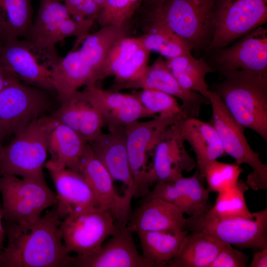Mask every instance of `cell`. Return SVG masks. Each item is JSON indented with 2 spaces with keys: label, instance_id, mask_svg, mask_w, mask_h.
Masks as SVG:
<instances>
[{
  "label": "cell",
  "instance_id": "bcb514c9",
  "mask_svg": "<svg viewBox=\"0 0 267 267\" xmlns=\"http://www.w3.org/2000/svg\"><path fill=\"white\" fill-rule=\"evenodd\" d=\"M4 42V41L3 39L2 38V36H1V35L0 34V48L3 44Z\"/></svg>",
  "mask_w": 267,
  "mask_h": 267
},
{
  "label": "cell",
  "instance_id": "b9f144b4",
  "mask_svg": "<svg viewBox=\"0 0 267 267\" xmlns=\"http://www.w3.org/2000/svg\"><path fill=\"white\" fill-rule=\"evenodd\" d=\"M16 81L19 80L0 63V91L7 86Z\"/></svg>",
  "mask_w": 267,
  "mask_h": 267
},
{
  "label": "cell",
  "instance_id": "60d3db41",
  "mask_svg": "<svg viewBox=\"0 0 267 267\" xmlns=\"http://www.w3.org/2000/svg\"><path fill=\"white\" fill-rule=\"evenodd\" d=\"M99 9L93 0H85L73 17L76 20L96 19Z\"/></svg>",
  "mask_w": 267,
  "mask_h": 267
},
{
  "label": "cell",
  "instance_id": "f35d334b",
  "mask_svg": "<svg viewBox=\"0 0 267 267\" xmlns=\"http://www.w3.org/2000/svg\"><path fill=\"white\" fill-rule=\"evenodd\" d=\"M150 51L141 46L115 73L114 83L117 85L133 81L146 70Z\"/></svg>",
  "mask_w": 267,
  "mask_h": 267
},
{
  "label": "cell",
  "instance_id": "5b68a950",
  "mask_svg": "<svg viewBox=\"0 0 267 267\" xmlns=\"http://www.w3.org/2000/svg\"><path fill=\"white\" fill-rule=\"evenodd\" d=\"M94 20H74L61 1L40 0L38 13L26 40L54 65L62 59L57 53L55 44L66 38L76 37V47L89 34Z\"/></svg>",
  "mask_w": 267,
  "mask_h": 267
},
{
  "label": "cell",
  "instance_id": "ffe728a7",
  "mask_svg": "<svg viewBox=\"0 0 267 267\" xmlns=\"http://www.w3.org/2000/svg\"><path fill=\"white\" fill-rule=\"evenodd\" d=\"M48 170L57 192L56 208L61 220L71 214L103 210L91 186L79 172L67 168Z\"/></svg>",
  "mask_w": 267,
  "mask_h": 267
},
{
  "label": "cell",
  "instance_id": "83f0119b",
  "mask_svg": "<svg viewBox=\"0 0 267 267\" xmlns=\"http://www.w3.org/2000/svg\"><path fill=\"white\" fill-rule=\"evenodd\" d=\"M188 232L185 230L177 232L156 230L135 232L140 241L142 255L155 267H168Z\"/></svg>",
  "mask_w": 267,
  "mask_h": 267
},
{
  "label": "cell",
  "instance_id": "ab89813d",
  "mask_svg": "<svg viewBox=\"0 0 267 267\" xmlns=\"http://www.w3.org/2000/svg\"><path fill=\"white\" fill-rule=\"evenodd\" d=\"M248 259L247 254L225 243L209 267H246Z\"/></svg>",
  "mask_w": 267,
  "mask_h": 267
},
{
  "label": "cell",
  "instance_id": "4316f807",
  "mask_svg": "<svg viewBox=\"0 0 267 267\" xmlns=\"http://www.w3.org/2000/svg\"><path fill=\"white\" fill-rule=\"evenodd\" d=\"M167 67L183 88L197 92L208 98L209 87L205 76L215 70L204 58L197 59L191 52L167 59Z\"/></svg>",
  "mask_w": 267,
  "mask_h": 267
},
{
  "label": "cell",
  "instance_id": "7bdbcfd3",
  "mask_svg": "<svg viewBox=\"0 0 267 267\" xmlns=\"http://www.w3.org/2000/svg\"><path fill=\"white\" fill-rule=\"evenodd\" d=\"M250 267H267V247L255 253Z\"/></svg>",
  "mask_w": 267,
  "mask_h": 267
},
{
  "label": "cell",
  "instance_id": "5bb4252c",
  "mask_svg": "<svg viewBox=\"0 0 267 267\" xmlns=\"http://www.w3.org/2000/svg\"><path fill=\"white\" fill-rule=\"evenodd\" d=\"M77 171L89 183L101 208L112 214L119 227L126 226L131 215V203L118 192L111 176L89 143Z\"/></svg>",
  "mask_w": 267,
  "mask_h": 267
},
{
  "label": "cell",
  "instance_id": "c3c4849f",
  "mask_svg": "<svg viewBox=\"0 0 267 267\" xmlns=\"http://www.w3.org/2000/svg\"><path fill=\"white\" fill-rule=\"evenodd\" d=\"M58 0L61 1V0H64V1L65 0Z\"/></svg>",
  "mask_w": 267,
  "mask_h": 267
},
{
  "label": "cell",
  "instance_id": "52a82bcc",
  "mask_svg": "<svg viewBox=\"0 0 267 267\" xmlns=\"http://www.w3.org/2000/svg\"><path fill=\"white\" fill-rule=\"evenodd\" d=\"M0 193L2 219L7 224H32L40 219L45 209L56 206L58 202L56 194L44 178L1 175Z\"/></svg>",
  "mask_w": 267,
  "mask_h": 267
},
{
  "label": "cell",
  "instance_id": "4fadbf2b",
  "mask_svg": "<svg viewBox=\"0 0 267 267\" xmlns=\"http://www.w3.org/2000/svg\"><path fill=\"white\" fill-rule=\"evenodd\" d=\"M214 69L223 76L235 70L267 75V30L260 26L228 47L214 49Z\"/></svg>",
  "mask_w": 267,
  "mask_h": 267
},
{
  "label": "cell",
  "instance_id": "603a6c76",
  "mask_svg": "<svg viewBox=\"0 0 267 267\" xmlns=\"http://www.w3.org/2000/svg\"><path fill=\"white\" fill-rule=\"evenodd\" d=\"M175 204L160 199L143 202L131 214L127 227L133 232L140 230L177 232L183 230L186 218Z\"/></svg>",
  "mask_w": 267,
  "mask_h": 267
},
{
  "label": "cell",
  "instance_id": "6da1fadb",
  "mask_svg": "<svg viewBox=\"0 0 267 267\" xmlns=\"http://www.w3.org/2000/svg\"><path fill=\"white\" fill-rule=\"evenodd\" d=\"M61 220L55 206L32 224L4 223L7 243L0 267H71L72 257L61 236Z\"/></svg>",
  "mask_w": 267,
  "mask_h": 267
},
{
  "label": "cell",
  "instance_id": "cb8c5ba5",
  "mask_svg": "<svg viewBox=\"0 0 267 267\" xmlns=\"http://www.w3.org/2000/svg\"><path fill=\"white\" fill-rule=\"evenodd\" d=\"M51 78L61 103L83 86L96 85L95 72L83 58L79 50L70 52L51 69Z\"/></svg>",
  "mask_w": 267,
  "mask_h": 267
},
{
  "label": "cell",
  "instance_id": "f1b7e54d",
  "mask_svg": "<svg viewBox=\"0 0 267 267\" xmlns=\"http://www.w3.org/2000/svg\"><path fill=\"white\" fill-rule=\"evenodd\" d=\"M129 22L121 26L102 27L97 32L89 34L82 42L79 50L85 61L97 74L105 57L112 46L120 40L128 36Z\"/></svg>",
  "mask_w": 267,
  "mask_h": 267
},
{
  "label": "cell",
  "instance_id": "277c9868",
  "mask_svg": "<svg viewBox=\"0 0 267 267\" xmlns=\"http://www.w3.org/2000/svg\"><path fill=\"white\" fill-rule=\"evenodd\" d=\"M56 121L44 115L15 134L7 146L0 149L1 175L44 178L43 167L48 153V141Z\"/></svg>",
  "mask_w": 267,
  "mask_h": 267
},
{
  "label": "cell",
  "instance_id": "e575fe53",
  "mask_svg": "<svg viewBox=\"0 0 267 267\" xmlns=\"http://www.w3.org/2000/svg\"><path fill=\"white\" fill-rule=\"evenodd\" d=\"M143 0H105L96 19L102 27L121 26L130 22Z\"/></svg>",
  "mask_w": 267,
  "mask_h": 267
},
{
  "label": "cell",
  "instance_id": "d6a6232c",
  "mask_svg": "<svg viewBox=\"0 0 267 267\" xmlns=\"http://www.w3.org/2000/svg\"><path fill=\"white\" fill-rule=\"evenodd\" d=\"M249 188L244 181L238 180L232 187L218 193L215 204L211 209L220 215L252 219L254 213L249 210L244 195Z\"/></svg>",
  "mask_w": 267,
  "mask_h": 267
},
{
  "label": "cell",
  "instance_id": "7c38bea8",
  "mask_svg": "<svg viewBox=\"0 0 267 267\" xmlns=\"http://www.w3.org/2000/svg\"><path fill=\"white\" fill-rule=\"evenodd\" d=\"M59 228L67 251L77 255L97 251L119 229L112 214L104 210L70 214L61 220Z\"/></svg>",
  "mask_w": 267,
  "mask_h": 267
},
{
  "label": "cell",
  "instance_id": "8d00e7d4",
  "mask_svg": "<svg viewBox=\"0 0 267 267\" xmlns=\"http://www.w3.org/2000/svg\"><path fill=\"white\" fill-rule=\"evenodd\" d=\"M133 94L147 110L155 115L157 113L181 115L185 119L181 106L171 95L153 89H142Z\"/></svg>",
  "mask_w": 267,
  "mask_h": 267
},
{
  "label": "cell",
  "instance_id": "9a60e30c",
  "mask_svg": "<svg viewBox=\"0 0 267 267\" xmlns=\"http://www.w3.org/2000/svg\"><path fill=\"white\" fill-rule=\"evenodd\" d=\"M48 60L30 43L20 39L5 41L0 48V63L20 81L47 91H55Z\"/></svg>",
  "mask_w": 267,
  "mask_h": 267
},
{
  "label": "cell",
  "instance_id": "8992f818",
  "mask_svg": "<svg viewBox=\"0 0 267 267\" xmlns=\"http://www.w3.org/2000/svg\"><path fill=\"white\" fill-rule=\"evenodd\" d=\"M211 208L186 218L183 230L203 231L239 248L262 250L267 247V208L254 213L252 219L220 215Z\"/></svg>",
  "mask_w": 267,
  "mask_h": 267
},
{
  "label": "cell",
  "instance_id": "ac0fdd59",
  "mask_svg": "<svg viewBox=\"0 0 267 267\" xmlns=\"http://www.w3.org/2000/svg\"><path fill=\"white\" fill-rule=\"evenodd\" d=\"M82 91L100 112L104 125L109 130L125 127L139 119L156 116L147 110L133 93L106 90L96 85L87 86Z\"/></svg>",
  "mask_w": 267,
  "mask_h": 267
},
{
  "label": "cell",
  "instance_id": "d590c367",
  "mask_svg": "<svg viewBox=\"0 0 267 267\" xmlns=\"http://www.w3.org/2000/svg\"><path fill=\"white\" fill-rule=\"evenodd\" d=\"M243 169L237 164H227L215 160L207 167L204 174L210 191L220 192L234 186Z\"/></svg>",
  "mask_w": 267,
  "mask_h": 267
},
{
  "label": "cell",
  "instance_id": "1f68e13d",
  "mask_svg": "<svg viewBox=\"0 0 267 267\" xmlns=\"http://www.w3.org/2000/svg\"><path fill=\"white\" fill-rule=\"evenodd\" d=\"M196 170L190 177H182L173 182L185 203L186 214L191 216L211 208L209 202L210 190L203 186Z\"/></svg>",
  "mask_w": 267,
  "mask_h": 267
},
{
  "label": "cell",
  "instance_id": "3957f363",
  "mask_svg": "<svg viewBox=\"0 0 267 267\" xmlns=\"http://www.w3.org/2000/svg\"><path fill=\"white\" fill-rule=\"evenodd\" d=\"M217 0H143L146 23L159 21L193 49H207L215 30Z\"/></svg>",
  "mask_w": 267,
  "mask_h": 267
},
{
  "label": "cell",
  "instance_id": "7a4b0ae2",
  "mask_svg": "<svg viewBox=\"0 0 267 267\" xmlns=\"http://www.w3.org/2000/svg\"><path fill=\"white\" fill-rule=\"evenodd\" d=\"M210 90L221 98L227 111L243 128L267 142V75L242 70L225 74Z\"/></svg>",
  "mask_w": 267,
  "mask_h": 267
},
{
  "label": "cell",
  "instance_id": "30bf717a",
  "mask_svg": "<svg viewBox=\"0 0 267 267\" xmlns=\"http://www.w3.org/2000/svg\"><path fill=\"white\" fill-rule=\"evenodd\" d=\"M50 103L46 90L21 81L5 87L0 91V143L45 115Z\"/></svg>",
  "mask_w": 267,
  "mask_h": 267
},
{
  "label": "cell",
  "instance_id": "484cf974",
  "mask_svg": "<svg viewBox=\"0 0 267 267\" xmlns=\"http://www.w3.org/2000/svg\"><path fill=\"white\" fill-rule=\"evenodd\" d=\"M224 243L203 231L188 232L168 267H209Z\"/></svg>",
  "mask_w": 267,
  "mask_h": 267
},
{
  "label": "cell",
  "instance_id": "8fae6325",
  "mask_svg": "<svg viewBox=\"0 0 267 267\" xmlns=\"http://www.w3.org/2000/svg\"><path fill=\"white\" fill-rule=\"evenodd\" d=\"M267 22V0H217L215 30L206 50L226 47Z\"/></svg>",
  "mask_w": 267,
  "mask_h": 267
},
{
  "label": "cell",
  "instance_id": "7dc6e473",
  "mask_svg": "<svg viewBox=\"0 0 267 267\" xmlns=\"http://www.w3.org/2000/svg\"><path fill=\"white\" fill-rule=\"evenodd\" d=\"M1 147H2L1 143H0V149Z\"/></svg>",
  "mask_w": 267,
  "mask_h": 267
},
{
  "label": "cell",
  "instance_id": "f546056e",
  "mask_svg": "<svg viewBox=\"0 0 267 267\" xmlns=\"http://www.w3.org/2000/svg\"><path fill=\"white\" fill-rule=\"evenodd\" d=\"M145 30L144 35L137 37L141 46L150 51L158 52L167 59L193 50L190 44L161 22L149 23L145 25Z\"/></svg>",
  "mask_w": 267,
  "mask_h": 267
},
{
  "label": "cell",
  "instance_id": "74e56055",
  "mask_svg": "<svg viewBox=\"0 0 267 267\" xmlns=\"http://www.w3.org/2000/svg\"><path fill=\"white\" fill-rule=\"evenodd\" d=\"M80 92L82 101L78 134L90 143L101 133L104 123L98 110L84 96L82 91Z\"/></svg>",
  "mask_w": 267,
  "mask_h": 267
},
{
  "label": "cell",
  "instance_id": "ee69618b",
  "mask_svg": "<svg viewBox=\"0 0 267 267\" xmlns=\"http://www.w3.org/2000/svg\"><path fill=\"white\" fill-rule=\"evenodd\" d=\"M85 0H65L66 6L69 14L73 17L79 7L82 4Z\"/></svg>",
  "mask_w": 267,
  "mask_h": 267
},
{
  "label": "cell",
  "instance_id": "9c48e42d",
  "mask_svg": "<svg viewBox=\"0 0 267 267\" xmlns=\"http://www.w3.org/2000/svg\"><path fill=\"white\" fill-rule=\"evenodd\" d=\"M208 98L212 108L211 125L216 131L225 154L240 165L246 164L252 172L247 177L248 186L254 190L267 189V166L248 143L245 128L231 115L219 96L209 89Z\"/></svg>",
  "mask_w": 267,
  "mask_h": 267
},
{
  "label": "cell",
  "instance_id": "d4e9b609",
  "mask_svg": "<svg viewBox=\"0 0 267 267\" xmlns=\"http://www.w3.org/2000/svg\"><path fill=\"white\" fill-rule=\"evenodd\" d=\"M87 143L76 132L56 122L49 136L50 159L45 167L47 170L67 168L77 171Z\"/></svg>",
  "mask_w": 267,
  "mask_h": 267
},
{
  "label": "cell",
  "instance_id": "f6af8a7d",
  "mask_svg": "<svg viewBox=\"0 0 267 267\" xmlns=\"http://www.w3.org/2000/svg\"><path fill=\"white\" fill-rule=\"evenodd\" d=\"M1 176V173L0 172V177ZM2 211L1 207L0 205V258L2 252V251L4 249V241L5 236V232L3 225L2 224Z\"/></svg>",
  "mask_w": 267,
  "mask_h": 267
},
{
  "label": "cell",
  "instance_id": "44dd1931",
  "mask_svg": "<svg viewBox=\"0 0 267 267\" xmlns=\"http://www.w3.org/2000/svg\"><path fill=\"white\" fill-rule=\"evenodd\" d=\"M176 122L162 133L154 148L152 168L156 181L173 183L190 172L196 162L186 150Z\"/></svg>",
  "mask_w": 267,
  "mask_h": 267
},
{
  "label": "cell",
  "instance_id": "836d02e7",
  "mask_svg": "<svg viewBox=\"0 0 267 267\" xmlns=\"http://www.w3.org/2000/svg\"><path fill=\"white\" fill-rule=\"evenodd\" d=\"M141 46L138 38L128 36L117 42L110 49L98 71L97 82L114 76L118 69Z\"/></svg>",
  "mask_w": 267,
  "mask_h": 267
},
{
  "label": "cell",
  "instance_id": "ba28073f",
  "mask_svg": "<svg viewBox=\"0 0 267 267\" xmlns=\"http://www.w3.org/2000/svg\"><path fill=\"white\" fill-rule=\"evenodd\" d=\"M182 116L160 114L147 121H138L125 127L126 143L133 179V197L145 196L156 179L148 165V153L154 149L162 133Z\"/></svg>",
  "mask_w": 267,
  "mask_h": 267
},
{
  "label": "cell",
  "instance_id": "e0dca14e",
  "mask_svg": "<svg viewBox=\"0 0 267 267\" xmlns=\"http://www.w3.org/2000/svg\"><path fill=\"white\" fill-rule=\"evenodd\" d=\"M133 231L127 226L119 230L99 249L72 258V266L77 267H155L135 246Z\"/></svg>",
  "mask_w": 267,
  "mask_h": 267
},
{
  "label": "cell",
  "instance_id": "d6986e66",
  "mask_svg": "<svg viewBox=\"0 0 267 267\" xmlns=\"http://www.w3.org/2000/svg\"><path fill=\"white\" fill-rule=\"evenodd\" d=\"M92 150L106 168L114 182L122 184L124 196L131 203L133 197V179L126 143L125 127L102 132L89 143Z\"/></svg>",
  "mask_w": 267,
  "mask_h": 267
},
{
  "label": "cell",
  "instance_id": "7402d4cb",
  "mask_svg": "<svg viewBox=\"0 0 267 267\" xmlns=\"http://www.w3.org/2000/svg\"><path fill=\"white\" fill-rule=\"evenodd\" d=\"M176 124L180 136L195 154L197 170L203 180L208 165L225 154L219 135L212 125L197 118L180 119Z\"/></svg>",
  "mask_w": 267,
  "mask_h": 267
},
{
  "label": "cell",
  "instance_id": "2e32d148",
  "mask_svg": "<svg viewBox=\"0 0 267 267\" xmlns=\"http://www.w3.org/2000/svg\"><path fill=\"white\" fill-rule=\"evenodd\" d=\"M128 89H156L179 98L182 102L180 106L185 119L198 118L202 105L210 103L209 99L200 93L182 88L170 72L162 55L137 79L112 85L109 90L117 91Z\"/></svg>",
  "mask_w": 267,
  "mask_h": 267
},
{
  "label": "cell",
  "instance_id": "4dcf8cb0",
  "mask_svg": "<svg viewBox=\"0 0 267 267\" xmlns=\"http://www.w3.org/2000/svg\"><path fill=\"white\" fill-rule=\"evenodd\" d=\"M33 22L31 0H0V34L4 42L27 40Z\"/></svg>",
  "mask_w": 267,
  "mask_h": 267
}]
</instances>
